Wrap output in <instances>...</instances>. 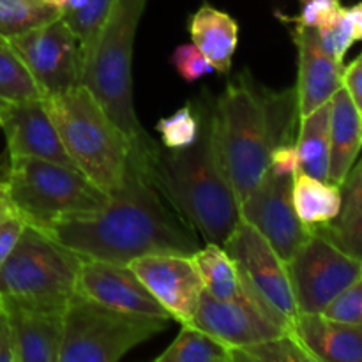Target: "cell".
Instances as JSON below:
<instances>
[{"label": "cell", "instance_id": "cell-1", "mask_svg": "<svg viewBox=\"0 0 362 362\" xmlns=\"http://www.w3.org/2000/svg\"><path fill=\"white\" fill-rule=\"evenodd\" d=\"M48 233L81 257L124 265L152 253L191 257L200 247L194 230L163 204L159 191L131 161L122 186L103 211L60 223Z\"/></svg>", "mask_w": 362, "mask_h": 362}, {"label": "cell", "instance_id": "cell-2", "mask_svg": "<svg viewBox=\"0 0 362 362\" xmlns=\"http://www.w3.org/2000/svg\"><path fill=\"white\" fill-rule=\"evenodd\" d=\"M299 119L296 87L272 92L247 71L230 80L214 99L216 145L240 204L269 172L272 148L296 144Z\"/></svg>", "mask_w": 362, "mask_h": 362}, {"label": "cell", "instance_id": "cell-3", "mask_svg": "<svg viewBox=\"0 0 362 362\" xmlns=\"http://www.w3.org/2000/svg\"><path fill=\"white\" fill-rule=\"evenodd\" d=\"M200 134L179 151H163L151 159L144 173L173 211L207 243L225 246L239 225L240 202L225 172L214 136V99H197Z\"/></svg>", "mask_w": 362, "mask_h": 362}, {"label": "cell", "instance_id": "cell-4", "mask_svg": "<svg viewBox=\"0 0 362 362\" xmlns=\"http://www.w3.org/2000/svg\"><path fill=\"white\" fill-rule=\"evenodd\" d=\"M147 0H115L94 49L83 62L81 83L95 95L131 145L129 161L145 172L159 147L141 126L133 101V52Z\"/></svg>", "mask_w": 362, "mask_h": 362}, {"label": "cell", "instance_id": "cell-5", "mask_svg": "<svg viewBox=\"0 0 362 362\" xmlns=\"http://www.w3.org/2000/svg\"><path fill=\"white\" fill-rule=\"evenodd\" d=\"M73 165L112 197L124 182L131 158L126 134L83 83L45 98Z\"/></svg>", "mask_w": 362, "mask_h": 362}, {"label": "cell", "instance_id": "cell-6", "mask_svg": "<svg viewBox=\"0 0 362 362\" xmlns=\"http://www.w3.org/2000/svg\"><path fill=\"white\" fill-rule=\"evenodd\" d=\"M2 180L16 214L45 232L98 214L110 202L80 170L46 159L9 158Z\"/></svg>", "mask_w": 362, "mask_h": 362}, {"label": "cell", "instance_id": "cell-7", "mask_svg": "<svg viewBox=\"0 0 362 362\" xmlns=\"http://www.w3.org/2000/svg\"><path fill=\"white\" fill-rule=\"evenodd\" d=\"M83 257L41 228L25 225L0 269V299L27 308L66 311L76 292Z\"/></svg>", "mask_w": 362, "mask_h": 362}, {"label": "cell", "instance_id": "cell-8", "mask_svg": "<svg viewBox=\"0 0 362 362\" xmlns=\"http://www.w3.org/2000/svg\"><path fill=\"white\" fill-rule=\"evenodd\" d=\"M170 322L113 310L74 292L64 311L59 362H117L168 329Z\"/></svg>", "mask_w": 362, "mask_h": 362}, {"label": "cell", "instance_id": "cell-9", "mask_svg": "<svg viewBox=\"0 0 362 362\" xmlns=\"http://www.w3.org/2000/svg\"><path fill=\"white\" fill-rule=\"evenodd\" d=\"M299 313H322L336 296L362 276V262L339 250L320 230L286 262Z\"/></svg>", "mask_w": 362, "mask_h": 362}, {"label": "cell", "instance_id": "cell-10", "mask_svg": "<svg viewBox=\"0 0 362 362\" xmlns=\"http://www.w3.org/2000/svg\"><path fill=\"white\" fill-rule=\"evenodd\" d=\"M243 286L237 299H216L204 290L193 325L230 349H243L292 332L288 324L244 279Z\"/></svg>", "mask_w": 362, "mask_h": 362}, {"label": "cell", "instance_id": "cell-11", "mask_svg": "<svg viewBox=\"0 0 362 362\" xmlns=\"http://www.w3.org/2000/svg\"><path fill=\"white\" fill-rule=\"evenodd\" d=\"M7 41L45 98L81 83L83 60L80 42L64 18L7 37Z\"/></svg>", "mask_w": 362, "mask_h": 362}, {"label": "cell", "instance_id": "cell-12", "mask_svg": "<svg viewBox=\"0 0 362 362\" xmlns=\"http://www.w3.org/2000/svg\"><path fill=\"white\" fill-rule=\"evenodd\" d=\"M225 251L235 262L240 278L265 300L292 329L299 317L286 262L255 226L240 219L225 243Z\"/></svg>", "mask_w": 362, "mask_h": 362}, {"label": "cell", "instance_id": "cell-13", "mask_svg": "<svg viewBox=\"0 0 362 362\" xmlns=\"http://www.w3.org/2000/svg\"><path fill=\"white\" fill-rule=\"evenodd\" d=\"M292 184L293 177L276 175L269 170L240 204V218L255 226L285 262L311 235L293 209Z\"/></svg>", "mask_w": 362, "mask_h": 362}, {"label": "cell", "instance_id": "cell-14", "mask_svg": "<svg viewBox=\"0 0 362 362\" xmlns=\"http://www.w3.org/2000/svg\"><path fill=\"white\" fill-rule=\"evenodd\" d=\"M131 271L180 325L193 324L204 283L187 255L152 253L131 260Z\"/></svg>", "mask_w": 362, "mask_h": 362}, {"label": "cell", "instance_id": "cell-15", "mask_svg": "<svg viewBox=\"0 0 362 362\" xmlns=\"http://www.w3.org/2000/svg\"><path fill=\"white\" fill-rule=\"evenodd\" d=\"M76 293L126 313L170 318L129 265L83 257L78 272Z\"/></svg>", "mask_w": 362, "mask_h": 362}, {"label": "cell", "instance_id": "cell-16", "mask_svg": "<svg viewBox=\"0 0 362 362\" xmlns=\"http://www.w3.org/2000/svg\"><path fill=\"white\" fill-rule=\"evenodd\" d=\"M0 129L9 158H37L74 166L46 110L45 98L0 106Z\"/></svg>", "mask_w": 362, "mask_h": 362}, {"label": "cell", "instance_id": "cell-17", "mask_svg": "<svg viewBox=\"0 0 362 362\" xmlns=\"http://www.w3.org/2000/svg\"><path fill=\"white\" fill-rule=\"evenodd\" d=\"M292 39L299 55V78L296 85L297 103L299 115L304 117L331 101L336 90L343 87L345 66L336 62L322 48L317 28L293 25Z\"/></svg>", "mask_w": 362, "mask_h": 362}, {"label": "cell", "instance_id": "cell-18", "mask_svg": "<svg viewBox=\"0 0 362 362\" xmlns=\"http://www.w3.org/2000/svg\"><path fill=\"white\" fill-rule=\"evenodd\" d=\"M0 300L13 329L16 362H59L64 311L27 308Z\"/></svg>", "mask_w": 362, "mask_h": 362}, {"label": "cell", "instance_id": "cell-19", "mask_svg": "<svg viewBox=\"0 0 362 362\" xmlns=\"http://www.w3.org/2000/svg\"><path fill=\"white\" fill-rule=\"evenodd\" d=\"M292 334L317 362H362V325L331 320L322 313H299Z\"/></svg>", "mask_w": 362, "mask_h": 362}, {"label": "cell", "instance_id": "cell-20", "mask_svg": "<svg viewBox=\"0 0 362 362\" xmlns=\"http://www.w3.org/2000/svg\"><path fill=\"white\" fill-rule=\"evenodd\" d=\"M191 42L207 57L216 73L228 74L239 46V23L225 11L204 4L187 21Z\"/></svg>", "mask_w": 362, "mask_h": 362}, {"label": "cell", "instance_id": "cell-21", "mask_svg": "<svg viewBox=\"0 0 362 362\" xmlns=\"http://www.w3.org/2000/svg\"><path fill=\"white\" fill-rule=\"evenodd\" d=\"M331 159L329 182L341 186L362 148V115L345 87L331 99Z\"/></svg>", "mask_w": 362, "mask_h": 362}, {"label": "cell", "instance_id": "cell-22", "mask_svg": "<svg viewBox=\"0 0 362 362\" xmlns=\"http://www.w3.org/2000/svg\"><path fill=\"white\" fill-rule=\"evenodd\" d=\"M292 202L306 228H322L336 221L341 212V186L297 172L293 175Z\"/></svg>", "mask_w": 362, "mask_h": 362}, {"label": "cell", "instance_id": "cell-23", "mask_svg": "<svg viewBox=\"0 0 362 362\" xmlns=\"http://www.w3.org/2000/svg\"><path fill=\"white\" fill-rule=\"evenodd\" d=\"M331 101L299 119L296 148L299 172L320 180H329L331 159Z\"/></svg>", "mask_w": 362, "mask_h": 362}, {"label": "cell", "instance_id": "cell-24", "mask_svg": "<svg viewBox=\"0 0 362 362\" xmlns=\"http://www.w3.org/2000/svg\"><path fill=\"white\" fill-rule=\"evenodd\" d=\"M194 267L200 274L204 290L216 299H237L243 293V278L235 262L230 258L225 247L207 243L191 255Z\"/></svg>", "mask_w": 362, "mask_h": 362}, {"label": "cell", "instance_id": "cell-25", "mask_svg": "<svg viewBox=\"0 0 362 362\" xmlns=\"http://www.w3.org/2000/svg\"><path fill=\"white\" fill-rule=\"evenodd\" d=\"M158 362H232V349L198 329L182 325L168 349L156 357Z\"/></svg>", "mask_w": 362, "mask_h": 362}, {"label": "cell", "instance_id": "cell-26", "mask_svg": "<svg viewBox=\"0 0 362 362\" xmlns=\"http://www.w3.org/2000/svg\"><path fill=\"white\" fill-rule=\"evenodd\" d=\"M62 18V11L53 4L37 0H0V35L14 37Z\"/></svg>", "mask_w": 362, "mask_h": 362}, {"label": "cell", "instance_id": "cell-27", "mask_svg": "<svg viewBox=\"0 0 362 362\" xmlns=\"http://www.w3.org/2000/svg\"><path fill=\"white\" fill-rule=\"evenodd\" d=\"M34 98L45 95L9 41L0 35V106Z\"/></svg>", "mask_w": 362, "mask_h": 362}, {"label": "cell", "instance_id": "cell-28", "mask_svg": "<svg viewBox=\"0 0 362 362\" xmlns=\"http://www.w3.org/2000/svg\"><path fill=\"white\" fill-rule=\"evenodd\" d=\"M232 362H317L292 334L265 339L255 345L232 349Z\"/></svg>", "mask_w": 362, "mask_h": 362}, {"label": "cell", "instance_id": "cell-29", "mask_svg": "<svg viewBox=\"0 0 362 362\" xmlns=\"http://www.w3.org/2000/svg\"><path fill=\"white\" fill-rule=\"evenodd\" d=\"M113 2L115 0H87V4L81 9L62 14L64 21L69 25V28L76 35L78 42H80L81 60L83 62L94 49L99 32H101L103 25L108 18Z\"/></svg>", "mask_w": 362, "mask_h": 362}, {"label": "cell", "instance_id": "cell-30", "mask_svg": "<svg viewBox=\"0 0 362 362\" xmlns=\"http://www.w3.org/2000/svg\"><path fill=\"white\" fill-rule=\"evenodd\" d=\"M156 131L161 134L163 147L168 151L186 148L197 141L200 134V108L197 101H189L173 112L172 115L163 117L156 124Z\"/></svg>", "mask_w": 362, "mask_h": 362}, {"label": "cell", "instance_id": "cell-31", "mask_svg": "<svg viewBox=\"0 0 362 362\" xmlns=\"http://www.w3.org/2000/svg\"><path fill=\"white\" fill-rule=\"evenodd\" d=\"M343 9L345 7L339 4V0H308V2H303V9H300V13L297 16L290 18L281 13H276V16L281 21H285V23H296L299 27L318 28L338 20L341 16Z\"/></svg>", "mask_w": 362, "mask_h": 362}, {"label": "cell", "instance_id": "cell-32", "mask_svg": "<svg viewBox=\"0 0 362 362\" xmlns=\"http://www.w3.org/2000/svg\"><path fill=\"white\" fill-rule=\"evenodd\" d=\"M170 64L186 83H194L207 74L214 73L212 64L193 42L177 46L170 57Z\"/></svg>", "mask_w": 362, "mask_h": 362}, {"label": "cell", "instance_id": "cell-33", "mask_svg": "<svg viewBox=\"0 0 362 362\" xmlns=\"http://www.w3.org/2000/svg\"><path fill=\"white\" fill-rule=\"evenodd\" d=\"M320 230L339 250L362 262V211L345 221H332Z\"/></svg>", "mask_w": 362, "mask_h": 362}, {"label": "cell", "instance_id": "cell-34", "mask_svg": "<svg viewBox=\"0 0 362 362\" xmlns=\"http://www.w3.org/2000/svg\"><path fill=\"white\" fill-rule=\"evenodd\" d=\"M322 315L331 320L362 325V276L329 303Z\"/></svg>", "mask_w": 362, "mask_h": 362}, {"label": "cell", "instance_id": "cell-35", "mask_svg": "<svg viewBox=\"0 0 362 362\" xmlns=\"http://www.w3.org/2000/svg\"><path fill=\"white\" fill-rule=\"evenodd\" d=\"M317 32L322 48H324L336 62L343 64L346 52H349L350 46L356 42L352 25H350L349 18H346L345 9H343L341 16H339L338 20H334L329 25H324V27H318Z\"/></svg>", "mask_w": 362, "mask_h": 362}, {"label": "cell", "instance_id": "cell-36", "mask_svg": "<svg viewBox=\"0 0 362 362\" xmlns=\"http://www.w3.org/2000/svg\"><path fill=\"white\" fill-rule=\"evenodd\" d=\"M362 211V161L354 165L341 184V212L336 221H345Z\"/></svg>", "mask_w": 362, "mask_h": 362}, {"label": "cell", "instance_id": "cell-37", "mask_svg": "<svg viewBox=\"0 0 362 362\" xmlns=\"http://www.w3.org/2000/svg\"><path fill=\"white\" fill-rule=\"evenodd\" d=\"M27 223L14 212V214L6 216L0 219V269L6 264L9 255L13 253L14 246L20 240L21 232H23Z\"/></svg>", "mask_w": 362, "mask_h": 362}, {"label": "cell", "instance_id": "cell-38", "mask_svg": "<svg viewBox=\"0 0 362 362\" xmlns=\"http://www.w3.org/2000/svg\"><path fill=\"white\" fill-rule=\"evenodd\" d=\"M269 170L276 175H296L299 172V154H297L296 144H283L272 148Z\"/></svg>", "mask_w": 362, "mask_h": 362}, {"label": "cell", "instance_id": "cell-39", "mask_svg": "<svg viewBox=\"0 0 362 362\" xmlns=\"http://www.w3.org/2000/svg\"><path fill=\"white\" fill-rule=\"evenodd\" d=\"M343 87L346 88L354 105L357 106L362 115V55L354 60L350 66H345V69H343Z\"/></svg>", "mask_w": 362, "mask_h": 362}, {"label": "cell", "instance_id": "cell-40", "mask_svg": "<svg viewBox=\"0 0 362 362\" xmlns=\"http://www.w3.org/2000/svg\"><path fill=\"white\" fill-rule=\"evenodd\" d=\"M0 362H16L13 329H11L2 300H0Z\"/></svg>", "mask_w": 362, "mask_h": 362}, {"label": "cell", "instance_id": "cell-41", "mask_svg": "<svg viewBox=\"0 0 362 362\" xmlns=\"http://www.w3.org/2000/svg\"><path fill=\"white\" fill-rule=\"evenodd\" d=\"M345 14L352 25L354 39L362 41V2L354 4L352 7H345Z\"/></svg>", "mask_w": 362, "mask_h": 362}, {"label": "cell", "instance_id": "cell-42", "mask_svg": "<svg viewBox=\"0 0 362 362\" xmlns=\"http://www.w3.org/2000/svg\"><path fill=\"white\" fill-rule=\"evenodd\" d=\"M14 209H13V205H11V202H9V198H7V193H6V186L2 187V189H0V219L2 218H6V216H9V214H14Z\"/></svg>", "mask_w": 362, "mask_h": 362}, {"label": "cell", "instance_id": "cell-43", "mask_svg": "<svg viewBox=\"0 0 362 362\" xmlns=\"http://www.w3.org/2000/svg\"><path fill=\"white\" fill-rule=\"evenodd\" d=\"M4 186H6V184H4V180H2V179H0V189H2V187H4Z\"/></svg>", "mask_w": 362, "mask_h": 362}, {"label": "cell", "instance_id": "cell-44", "mask_svg": "<svg viewBox=\"0 0 362 362\" xmlns=\"http://www.w3.org/2000/svg\"><path fill=\"white\" fill-rule=\"evenodd\" d=\"M299 2H308V0H299Z\"/></svg>", "mask_w": 362, "mask_h": 362}, {"label": "cell", "instance_id": "cell-45", "mask_svg": "<svg viewBox=\"0 0 362 362\" xmlns=\"http://www.w3.org/2000/svg\"><path fill=\"white\" fill-rule=\"evenodd\" d=\"M361 55H362V53H361Z\"/></svg>", "mask_w": 362, "mask_h": 362}]
</instances>
